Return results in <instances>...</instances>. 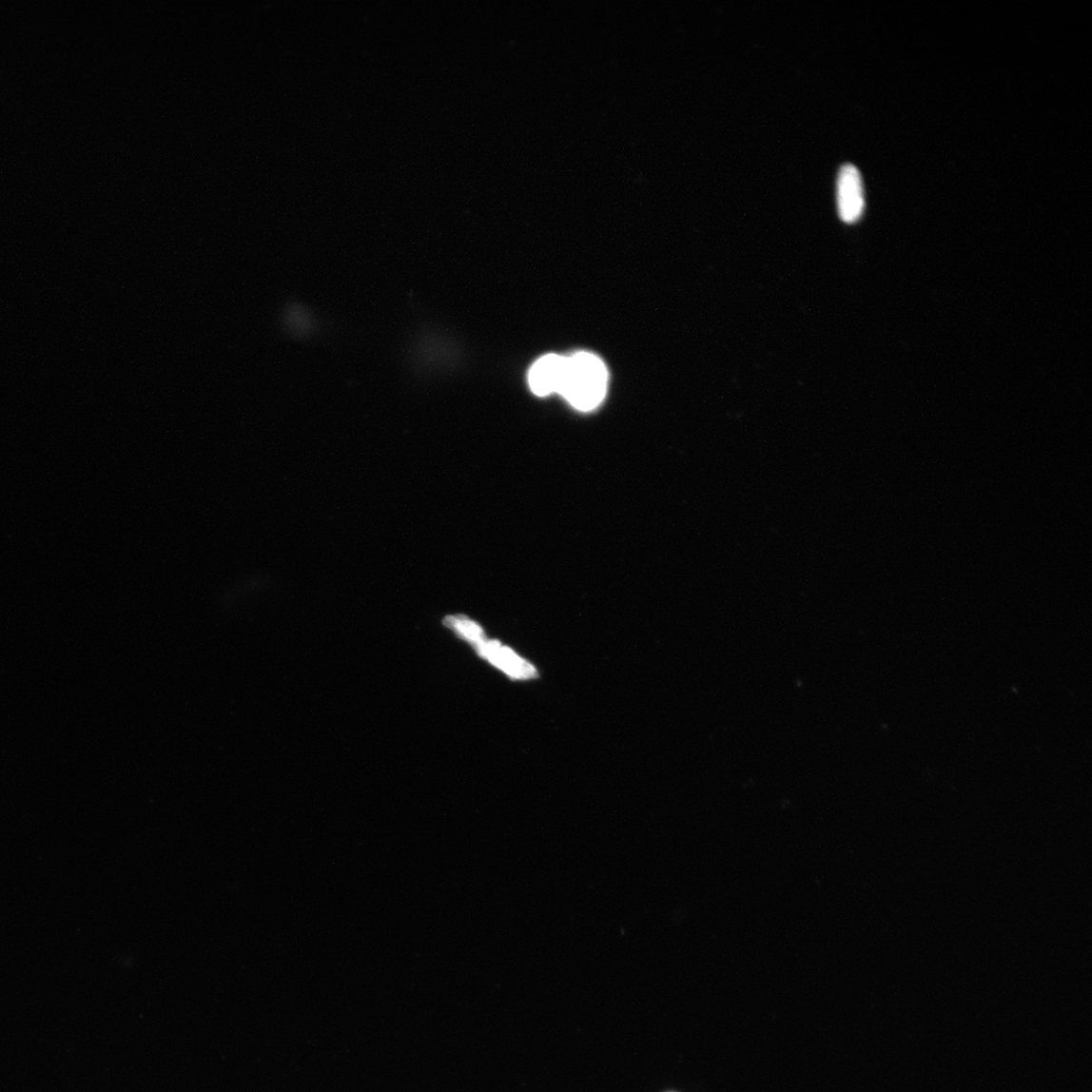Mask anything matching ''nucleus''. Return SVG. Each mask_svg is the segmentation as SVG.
Masks as SVG:
<instances>
[{
	"label": "nucleus",
	"instance_id": "nucleus-1",
	"mask_svg": "<svg viewBox=\"0 0 1092 1092\" xmlns=\"http://www.w3.org/2000/svg\"><path fill=\"white\" fill-rule=\"evenodd\" d=\"M608 373L604 362L589 352L567 358L558 394L575 409L588 412L598 407L607 392Z\"/></svg>",
	"mask_w": 1092,
	"mask_h": 1092
},
{
	"label": "nucleus",
	"instance_id": "nucleus-2",
	"mask_svg": "<svg viewBox=\"0 0 1092 1092\" xmlns=\"http://www.w3.org/2000/svg\"><path fill=\"white\" fill-rule=\"evenodd\" d=\"M838 207L841 219L848 224L857 222L865 208L862 176L852 165L844 166L838 178Z\"/></svg>",
	"mask_w": 1092,
	"mask_h": 1092
},
{
	"label": "nucleus",
	"instance_id": "nucleus-3",
	"mask_svg": "<svg viewBox=\"0 0 1092 1092\" xmlns=\"http://www.w3.org/2000/svg\"><path fill=\"white\" fill-rule=\"evenodd\" d=\"M567 358L548 355L539 359L530 369L529 385L533 392L545 397L558 393L563 380Z\"/></svg>",
	"mask_w": 1092,
	"mask_h": 1092
},
{
	"label": "nucleus",
	"instance_id": "nucleus-4",
	"mask_svg": "<svg viewBox=\"0 0 1092 1092\" xmlns=\"http://www.w3.org/2000/svg\"><path fill=\"white\" fill-rule=\"evenodd\" d=\"M480 655L488 658L494 665L499 667L514 678L536 677V671L527 662L521 660L508 649L502 648L497 642L484 640L476 647Z\"/></svg>",
	"mask_w": 1092,
	"mask_h": 1092
},
{
	"label": "nucleus",
	"instance_id": "nucleus-5",
	"mask_svg": "<svg viewBox=\"0 0 1092 1092\" xmlns=\"http://www.w3.org/2000/svg\"><path fill=\"white\" fill-rule=\"evenodd\" d=\"M419 361L425 365L446 366L454 363V343L437 339L436 336H427L419 344L417 349Z\"/></svg>",
	"mask_w": 1092,
	"mask_h": 1092
},
{
	"label": "nucleus",
	"instance_id": "nucleus-6",
	"mask_svg": "<svg viewBox=\"0 0 1092 1092\" xmlns=\"http://www.w3.org/2000/svg\"><path fill=\"white\" fill-rule=\"evenodd\" d=\"M445 624L460 634L464 638H467L476 647L481 644L486 638L483 631L478 626L464 616H449L445 619Z\"/></svg>",
	"mask_w": 1092,
	"mask_h": 1092
}]
</instances>
